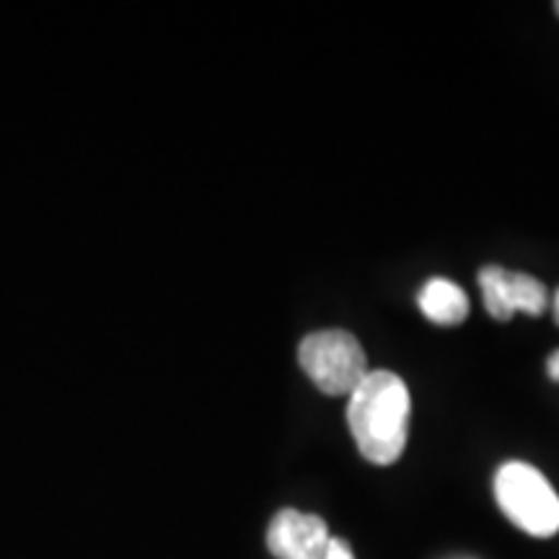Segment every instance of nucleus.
Listing matches in <instances>:
<instances>
[{"label": "nucleus", "instance_id": "nucleus-1", "mask_svg": "<svg viewBox=\"0 0 559 559\" xmlns=\"http://www.w3.org/2000/svg\"><path fill=\"white\" fill-rule=\"evenodd\" d=\"M347 425L362 459L389 466L402 459L409 432V391L391 370H368L349 394Z\"/></svg>", "mask_w": 559, "mask_h": 559}, {"label": "nucleus", "instance_id": "nucleus-2", "mask_svg": "<svg viewBox=\"0 0 559 559\" xmlns=\"http://www.w3.org/2000/svg\"><path fill=\"white\" fill-rule=\"evenodd\" d=\"M495 498L510 523L539 539L559 531V498L539 469L523 461H508L495 474Z\"/></svg>", "mask_w": 559, "mask_h": 559}, {"label": "nucleus", "instance_id": "nucleus-3", "mask_svg": "<svg viewBox=\"0 0 559 559\" xmlns=\"http://www.w3.org/2000/svg\"><path fill=\"white\" fill-rule=\"evenodd\" d=\"M300 368L326 396H345L368 376L366 349L349 332H313L298 347Z\"/></svg>", "mask_w": 559, "mask_h": 559}, {"label": "nucleus", "instance_id": "nucleus-4", "mask_svg": "<svg viewBox=\"0 0 559 559\" xmlns=\"http://www.w3.org/2000/svg\"><path fill=\"white\" fill-rule=\"evenodd\" d=\"M479 288L489 317L498 321H510L523 311L528 317H542L547 309V288L542 280L510 272L506 267H485L479 272Z\"/></svg>", "mask_w": 559, "mask_h": 559}, {"label": "nucleus", "instance_id": "nucleus-5", "mask_svg": "<svg viewBox=\"0 0 559 559\" xmlns=\"http://www.w3.org/2000/svg\"><path fill=\"white\" fill-rule=\"evenodd\" d=\"M330 539L324 519L285 508L270 523L267 549L275 559H324Z\"/></svg>", "mask_w": 559, "mask_h": 559}, {"label": "nucleus", "instance_id": "nucleus-6", "mask_svg": "<svg viewBox=\"0 0 559 559\" xmlns=\"http://www.w3.org/2000/svg\"><path fill=\"white\" fill-rule=\"evenodd\" d=\"M417 306L425 313V319L440 326L461 324V321L469 317V298H466V293L445 277L428 280L425 288L419 290Z\"/></svg>", "mask_w": 559, "mask_h": 559}, {"label": "nucleus", "instance_id": "nucleus-7", "mask_svg": "<svg viewBox=\"0 0 559 559\" xmlns=\"http://www.w3.org/2000/svg\"><path fill=\"white\" fill-rule=\"evenodd\" d=\"M324 559H355V557L345 539H330V544H326V551H324Z\"/></svg>", "mask_w": 559, "mask_h": 559}, {"label": "nucleus", "instance_id": "nucleus-8", "mask_svg": "<svg viewBox=\"0 0 559 559\" xmlns=\"http://www.w3.org/2000/svg\"><path fill=\"white\" fill-rule=\"evenodd\" d=\"M547 373H549L551 381L559 383V349H557V353L549 355V360H547Z\"/></svg>", "mask_w": 559, "mask_h": 559}, {"label": "nucleus", "instance_id": "nucleus-9", "mask_svg": "<svg viewBox=\"0 0 559 559\" xmlns=\"http://www.w3.org/2000/svg\"><path fill=\"white\" fill-rule=\"evenodd\" d=\"M555 319H557V324H559V290H557V296H555Z\"/></svg>", "mask_w": 559, "mask_h": 559}, {"label": "nucleus", "instance_id": "nucleus-10", "mask_svg": "<svg viewBox=\"0 0 559 559\" xmlns=\"http://www.w3.org/2000/svg\"><path fill=\"white\" fill-rule=\"evenodd\" d=\"M555 11H557V16H559V0L555 3Z\"/></svg>", "mask_w": 559, "mask_h": 559}]
</instances>
